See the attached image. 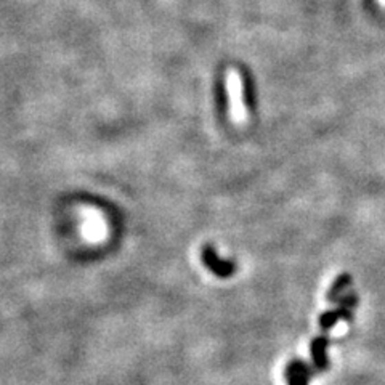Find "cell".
<instances>
[{
  "instance_id": "8992f818",
  "label": "cell",
  "mask_w": 385,
  "mask_h": 385,
  "mask_svg": "<svg viewBox=\"0 0 385 385\" xmlns=\"http://www.w3.org/2000/svg\"><path fill=\"white\" fill-rule=\"evenodd\" d=\"M349 286H350V276L349 274H344V276H340L334 284H332L331 291L327 294V300L331 303L340 302L342 296H344V291H346V287Z\"/></svg>"
},
{
  "instance_id": "52a82bcc",
  "label": "cell",
  "mask_w": 385,
  "mask_h": 385,
  "mask_svg": "<svg viewBox=\"0 0 385 385\" xmlns=\"http://www.w3.org/2000/svg\"><path fill=\"white\" fill-rule=\"evenodd\" d=\"M379 3H380V7L385 8V0H379Z\"/></svg>"
},
{
  "instance_id": "6da1fadb",
  "label": "cell",
  "mask_w": 385,
  "mask_h": 385,
  "mask_svg": "<svg viewBox=\"0 0 385 385\" xmlns=\"http://www.w3.org/2000/svg\"><path fill=\"white\" fill-rule=\"evenodd\" d=\"M226 95H228V108H230V119L234 124H245L248 122V109H245L244 98H243V80L238 71L228 69L226 71Z\"/></svg>"
},
{
  "instance_id": "5b68a950",
  "label": "cell",
  "mask_w": 385,
  "mask_h": 385,
  "mask_svg": "<svg viewBox=\"0 0 385 385\" xmlns=\"http://www.w3.org/2000/svg\"><path fill=\"white\" fill-rule=\"evenodd\" d=\"M340 318H344V320H350L351 308H346L344 305H340V308H337V310H331V311L322 313V315L320 316L321 329L324 332L332 329V327H334L337 322H339Z\"/></svg>"
},
{
  "instance_id": "7a4b0ae2",
  "label": "cell",
  "mask_w": 385,
  "mask_h": 385,
  "mask_svg": "<svg viewBox=\"0 0 385 385\" xmlns=\"http://www.w3.org/2000/svg\"><path fill=\"white\" fill-rule=\"evenodd\" d=\"M313 369L302 360H292L286 366V379L289 385H308Z\"/></svg>"
},
{
  "instance_id": "3957f363",
  "label": "cell",
  "mask_w": 385,
  "mask_h": 385,
  "mask_svg": "<svg viewBox=\"0 0 385 385\" xmlns=\"http://www.w3.org/2000/svg\"><path fill=\"white\" fill-rule=\"evenodd\" d=\"M327 345H329V340H327V336L326 332L322 336H318L316 339L311 340V345H310V351H311V360H313V366H315V369L318 373H322L327 368V364H329V361H327Z\"/></svg>"
},
{
  "instance_id": "277c9868",
  "label": "cell",
  "mask_w": 385,
  "mask_h": 385,
  "mask_svg": "<svg viewBox=\"0 0 385 385\" xmlns=\"http://www.w3.org/2000/svg\"><path fill=\"white\" fill-rule=\"evenodd\" d=\"M202 262H204V265H207L212 272H214L215 274H219V276H221V278L230 276V274H233V272H234V265L231 262L220 260L210 248L204 249V252H202Z\"/></svg>"
}]
</instances>
